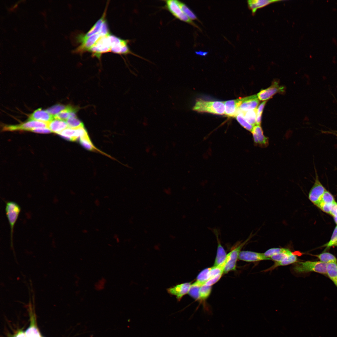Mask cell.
<instances>
[{
    "label": "cell",
    "instance_id": "cell-1",
    "mask_svg": "<svg viewBox=\"0 0 337 337\" xmlns=\"http://www.w3.org/2000/svg\"><path fill=\"white\" fill-rule=\"evenodd\" d=\"M193 110L199 112H206L214 114H225L224 101H212L198 98L193 108Z\"/></svg>",
    "mask_w": 337,
    "mask_h": 337
},
{
    "label": "cell",
    "instance_id": "cell-2",
    "mask_svg": "<svg viewBox=\"0 0 337 337\" xmlns=\"http://www.w3.org/2000/svg\"><path fill=\"white\" fill-rule=\"evenodd\" d=\"M327 264L320 261H307L297 262L293 267L294 271L300 273L315 272L319 273L327 274Z\"/></svg>",
    "mask_w": 337,
    "mask_h": 337
},
{
    "label": "cell",
    "instance_id": "cell-3",
    "mask_svg": "<svg viewBox=\"0 0 337 337\" xmlns=\"http://www.w3.org/2000/svg\"><path fill=\"white\" fill-rule=\"evenodd\" d=\"M21 207L16 202L13 201L6 202L5 212L10 227L11 245H13L14 228L21 211Z\"/></svg>",
    "mask_w": 337,
    "mask_h": 337
},
{
    "label": "cell",
    "instance_id": "cell-4",
    "mask_svg": "<svg viewBox=\"0 0 337 337\" xmlns=\"http://www.w3.org/2000/svg\"><path fill=\"white\" fill-rule=\"evenodd\" d=\"M38 128H48V123L34 120H28L27 121L17 125H6L2 128L4 131L24 130L31 131Z\"/></svg>",
    "mask_w": 337,
    "mask_h": 337
},
{
    "label": "cell",
    "instance_id": "cell-5",
    "mask_svg": "<svg viewBox=\"0 0 337 337\" xmlns=\"http://www.w3.org/2000/svg\"><path fill=\"white\" fill-rule=\"evenodd\" d=\"M109 33L100 37L88 51L98 58H100L103 53L111 51L112 45L109 39Z\"/></svg>",
    "mask_w": 337,
    "mask_h": 337
},
{
    "label": "cell",
    "instance_id": "cell-6",
    "mask_svg": "<svg viewBox=\"0 0 337 337\" xmlns=\"http://www.w3.org/2000/svg\"><path fill=\"white\" fill-rule=\"evenodd\" d=\"M164 1L165 2V7L176 18L195 27H198L192 20L182 11L177 4L176 0H167Z\"/></svg>",
    "mask_w": 337,
    "mask_h": 337
},
{
    "label": "cell",
    "instance_id": "cell-7",
    "mask_svg": "<svg viewBox=\"0 0 337 337\" xmlns=\"http://www.w3.org/2000/svg\"><path fill=\"white\" fill-rule=\"evenodd\" d=\"M250 236L246 240L242 242H239L234 248L228 254L229 258L228 261L225 264L223 273L226 274L229 271L236 270V263L239 254L243 247L248 242L251 238Z\"/></svg>",
    "mask_w": 337,
    "mask_h": 337
},
{
    "label": "cell",
    "instance_id": "cell-8",
    "mask_svg": "<svg viewBox=\"0 0 337 337\" xmlns=\"http://www.w3.org/2000/svg\"><path fill=\"white\" fill-rule=\"evenodd\" d=\"M315 172V183L310 191L308 197L309 200L316 205L320 201L322 196L326 190L319 180L316 170Z\"/></svg>",
    "mask_w": 337,
    "mask_h": 337
},
{
    "label": "cell",
    "instance_id": "cell-9",
    "mask_svg": "<svg viewBox=\"0 0 337 337\" xmlns=\"http://www.w3.org/2000/svg\"><path fill=\"white\" fill-rule=\"evenodd\" d=\"M284 91V87L280 86L277 81H274L269 87L261 90L257 95L259 100L265 101L270 99L276 94L282 93Z\"/></svg>",
    "mask_w": 337,
    "mask_h": 337
},
{
    "label": "cell",
    "instance_id": "cell-10",
    "mask_svg": "<svg viewBox=\"0 0 337 337\" xmlns=\"http://www.w3.org/2000/svg\"><path fill=\"white\" fill-rule=\"evenodd\" d=\"M241 98L238 112L246 111L257 109L259 100L257 95H254Z\"/></svg>",
    "mask_w": 337,
    "mask_h": 337
},
{
    "label": "cell",
    "instance_id": "cell-11",
    "mask_svg": "<svg viewBox=\"0 0 337 337\" xmlns=\"http://www.w3.org/2000/svg\"><path fill=\"white\" fill-rule=\"evenodd\" d=\"M238 259L242 261L249 262L271 260L270 258L266 257L264 253L248 251H241Z\"/></svg>",
    "mask_w": 337,
    "mask_h": 337
},
{
    "label": "cell",
    "instance_id": "cell-12",
    "mask_svg": "<svg viewBox=\"0 0 337 337\" xmlns=\"http://www.w3.org/2000/svg\"><path fill=\"white\" fill-rule=\"evenodd\" d=\"M100 29V31L86 38L79 41L81 44L75 50L76 52H81L88 51L97 40L102 36L105 35Z\"/></svg>",
    "mask_w": 337,
    "mask_h": 337
},
{
    "label": "cell",
    "instance_id": "cell-13",
    "mask_svg": "<svg viewBox=\"0 0 337 337\" xmlns=\"http://www.w3.org/2000/svg\"><path fill=\"white\" fill-rule=\"evenodd\" d=\"M254 143L261 147H266L268 145V138L265 136L260 125L255 126L251 131Z\"/></svg>",
    "mask_w": 337,
    "mask_h": 337
},
{
    "label": "cell",
    "instance_id": "cell-14",
    "mask_svg": "<svg viewBox=\"0 0 337 337\" xmlns=\"http://www.w3.org/2000/svg\"><path fill=\"white\" fill-rule=\"evenodd\" d=\"M191 285L190 282L178 284L168 288L167 291L170 294L175 296L178 300L180 301L184 295L188 293Z\"/></svg>",
    "mask_w": 337,
    "mask_h": 337
},
{
    "label": "cell",
    "instance_id": "cell-15",
    "mask_svg": "<svg viewBox=\"0 0 337 337\" xmlns=\"http://www.w3.org/2000/svg\"><path fill=\"white\" fill-rule=\"evenodd\" d=\"M54 119V116L46 110L39 108L30 115L28 120H37L48 123Z\"/></svg>",
    "mask_w": 337,
    "mask_h": 337
},
{
    "label": "cell",
    "instance_id": "cell-16",
    "mask_svg": "<svg viewBox=\"0 0 337 337\" xmlns=\"http://www.w3.org/2000/svg\"><path fill=\"white\" fill-rule=\"evenodd\" d=\"M213 232L215 235L217 243V255L213 265L214 266H216L222 264L224 262L227 257V254L221 245L217 231L216 229H214Z\"/></svg>",
    "mask_w": 337,
    "mask_h": 337
},
{
    "label": "cell",
    "instance_id": "cell-17",
    "mask_svg": "<svg viewBox=\"0 0 337 337\" xmlns=\"http://www.w3.org/2000/svg\"><path fill=\"white\" fill-rule=\"evenodd\" d=\"M240 102V98L224 101L225 115L229 117H235L238 114Z\"/></svg>",
    "mask_w": 337,
    "mask_h": 337
},
{
    "label": "cell",
    "instance_id": "cell-18",
    "mask_svg": "<svg viewBox=\"0 0 337 337\" xmlns=\"http://www.w3.org/2000/svg\"><path fill=\"white\" fill-rule=\"evenodd\" d=\"M58 134L65 139L72 141L79 140L80 137L79 128L77 129L67 128Z\"/></svg>",
    "mask_w": 337,
    "mask_h": 337
},
{
    "label": "cell",
    "instance_id": "cell-19",
    "mask_svg": "<svg viewBox=\"0 0 337 337\" xmlns=\"http://www.w3.org/2000/svg\"><path fill=\"white\" fill-rule=\"evenodd\" d=\"M68 128L66 121L54 119L48 123V128L52 132L59 134L64 129Z\"/></svg>",
    "mask_w": 337,
    "mask_h": 337
},
{
    "label": "cell",
    "instance_id": "cell-20",
    "mask_svg": "<svg viewBox=\"0 0 337 337\" xmlns=\"http://www.w3.org/2000/svg\"><path fill=\"white\" fill-rule=\"evenodd\" d=\"M282 1L281 0H249L247 1L248 7L254 14L256 10L271 3Z\"/></svg>",
    "mask_w": 337,
    "mask_h": 337
},
{
    "label": "cell",
    "instance_id": "cell-21",
    "mask_svg": "<svg viewBox=\"0 0 337 337\" xmlns=\"http://www.w3.org/2000/svg\"><path fill=\"white\" fill-rule=\"evenodd\" d=\"M106 15V10L103 14L102 17L95 23L87 33L85 35H80L78 37L79 41L86 38L95 34L98 32L105 21Z\"/></svg>",
    "mask_w": 337,
    "mask_h": 337
},
{
    "label": "cell",
    "instance_id": "cell-22",
    "mask_svg": "<svg viewBox=\"0 0 337 337\" xmlns=\"http://www.w3.org/2000/svg\"><path fill=\"white\" fill-rule=\"evenodd\" d=\"M77 110V108L76 107L68 105L66 109L56 115L54 118L55 119H58L66 121L69 118L76 116V113Z\"/></svg>",
    "mask_w": 337,
    "mask_h": 337
},
{
    "label": "cell",
    "instance_id": "cell-23",
    "mask_svg": "<svg viewBox=\"0 0 337 337\" xmlns=\"http://www.w3.org/2000/svg\"><path fill=\"white\" fill-rule=\"evenodd\" d=\"M297 257L295 255L293 254L286 259L282 261H275L274 264L271 267L264 271L266 272L272 270L278 266L288 265L297 262Z\"/></svg>",
    "mask_w": 337,
    "mask_h": 337
},
{
    "label": "cell",
    "instance_id": "cell-24",
    "mask_svg": "<svg viewBox=\"0 0 337 337\" xmlns=\"http://www.w3.org/2000/svg\"><path fill=\"white\" fill-rule=\"evenodd\" d=\"M327 274L336 285H337V264L331 263L327 264Z\"/></svg>",
    "mask_w": 337,
    "mask_h": 337
},
{
    "label": "cell",
    "instance_id": "cell-25",
    "mask_svg": "<svg viewBox=\"0 0 337 337\" xmlns=\"http://www.w3.org/2000/svg\"><path fill=\"white\" fill-rule=\"evenodd\" d=\"M240 112L242 113L244 118L249 123L254 126L256 125V109Z\"/></svg>",
    "mask_w": 337,
    "mask_h": 337
},
{
    "label": "cell",
    "instance_id": "cell-26",
    "mask_svg": "<svg viewBox=\"0 0 337 337\" xmlns=\"http://www.w3.org/2000/svg\"><path fill=\"white\" fill-rule=\"evenodd\" d=\"M320 260V261L327 264L331 263H336L337 259L333 254L327 252H324L320 254L315 255Z\"/></svg>",
    "mask_w": 337,
    "mask_h": 337
},
{
    "label": "cell",
    "instance_id": "cell-27",
    "mask_svg": "<svg viewBox=\"0 0 337 337\" xmlns=\"http://www.w3.org/2000/svg\"><path fill=\"white\" fill-rule=\"evenodd\" d=\"M25 333L26 337H42L35 325L34 321L33 320H32L30 326Z\"/></svg>",
    "mask_w": 337,
    "mask_h": 337
},
{
    "label": "cell",
    "instance_id": "cell-28",
    "mask_svg": "<svg viewBox=\"0 0 337 337\" xmlns=\"http://www.w3.org/2000/svg\"><path fill=\"white\" fill-rule=\"evenodd\" d=\"M81 144L86 149L90 151H100L93 144L89 136L79 139Z\"/></svg>",
    "mask_w": 337,
    "mask_h": 337
},
{
    "label": "cell",
    "instance_id": "cell-29",
    "mask_svg": "<svg viewBox=\"0 0 337 337\" xmlns=\"http://www.w3.org/2000/svg\"><path fill=\"white\" fill-rule=\"evenodd\" d=\"M210 268H206L201 271L197 277L196 281L201 286L205 284L209 279V272Z\"/></svg>",
    "mask_w": 337,
    "mask_h": 337
},
{
    "label": "cell",
    "instance_id": "cell-30",
    "mask_svg": "<svg viewBox=\"0 0 337 337\" xmlns=\"http://www.w3.org/2000/svg\"><path fill=\"white\" fill-rule=\"evenodd\" d=\"M176 2L182 11L191 20H197L198 18L193 12L184 3L180 1Z\"/></svg>",
    "mask_w": 337,
    "mask_h": 337
},
{
    "label": "cell",
    "instance_id": "cell-31",
    "mask_svg": "<svg viewBox=\"0 0 337 337\" xmlns=\"http://www.w3.org/2000/svg\"><path fill=\"white\" fill-rule=\"evenodd\" d=\"M212 286L205 284L201 286L199 290V300H205L209 296L212 291Z\"/></svg>",
    "mask_w": 337,
    "mask_h": 337
},
{
    "label": "cell",
    "instance_id": "cell-32",
    "mask_svg": "<svg viewBox=\"0 0 337 337\" xmlns=\"http://www.w3.org/2000/svg\"><path fill=\"white\" fill-rule=\"evenodd\" d=\"M201 286L195 281L191 284L188 294L194 299L199 300V290Z\"/></svg>",
    "mask_w": 337,
    "mask_h": 337
},
{
    "label": "cell",
    "instance_id": "cell-33",
    "mask_svg": "<svg viewBox=\"0 0 337 337\" xmlns=\"http://www.w3.org/2000/svg\"><path fill=\"white\" fill-rule=\"evenodd\" d=\"M237 120L239 123L247 130L252 131L254 126L249 123L244 118L242 113L240 112L236 116Z\"/></svg>",
    "mask_w": 337,
    "mask_h": 337
},
{
    "label": "cell",
    "instance_id": "cell-34",
    "mask_svg": "<svg viewBox=\"0 0 337 337\" xmlns=\"http://www.w3.org/2000/svg\"><path fill=\"white\" fill-rule=\"evenodd\" d=\"M66 122L68 128H71L77 129L84 126L83 123L78 119L76 116L69 118Z\"/></svg>",
    "mask_w": 337,
    "mask_h": 337
},
{
    "label": "cell",
    "instance_id": "cell-35",
    "mask_svg": "<svg viewBox=\"0 0 337 337\" xmlns=\"http://www.w3.org/2000/svg\"><path fill=\"white\" fill-rule=\"evenodd\" d=\"M293 253L289 249L287 250L285 252H281L271 256L270 258L275 261H279L286 259L288 257L293 254Z\"/></svg>",
    "mask_w": 337,
    "mask_h": 337
},
{
    "label": "cell",
    "instance_id": "cell-36",
    "mask_svg": "<svg viewBox=\"0 0 337 337\" xmlns=\"http://www.w3.org/2000/svg\"><path fill=\"white\" fill-rule=\"evenodd\" d=\"M67 106V105L57 104L48 108L46 111L54 117L61 111L66 109Z\"/></svg>",
    "mask_w": 337,
    "mask_h": 337
},
{
    "label": "cell",
    "instance_id": "cell-37",
    "mask_svg": "<svg viewBox=\"0 0 337 337\" xmlns=\"http://www.w3.org/2000/svg\"><path fill=\"white\" fill-rule=\"evenodd\" d=\"M287 249L282 248H272L267 250L264 254L266 257L270 258L274 255L285 251Z\"/></svg>",
    "mask_w": 337,
    "mask_h": 337
},
{
    "label": "cell",
    "instance_id": "cell-38",
    "mask_svg": "<svg viewBox=\"0 0 337 337\" xmlns=\"http://www.w3.org/2000/svg\"><path fill=\"white\" fill-rule=\"evenodd\" d=\"M320 202L325 203L332 204L335 202V201L332 194L326 190L322 195Z\"/></svg>",
    "mask_w": 337,
    "mask_h": 337
},
{
    "label": "cell",
    "instance_id": "cell-39",
    "mask_svg": "<svg viewBox=\"0 0 337 337\" xmlns=\"http://www.w3.org/2000/svg\"><path fill=\"white\" fill-rule=\"evenodd\" d=\"M332 204L320 202L316 206L324 212L330 214Z\"/></svg>",
    "mask_w": 337,
    "mask_h": 337
},
{
    "label": "cell",
    "instance_id": "cell-40",
    "mask_svg": "<svg viewBox=\"0 0 337 337\" xmlns=\"http://www.w3.org/2000/svg\"><path fill=\"white\" fill-rule=\"evenodd\" d=\"M337 240V225L335 227L332 234L330 241L324 245L323 246L326 247L327 248L332 246L333 244Z\"/></svg>",
    "mask_w": 337,
    "mask_h": 337
},
{
    "label": "cell",
    "instance_id": "cell-41",
    "mask_svg": "<svg viewBox=\"0 0 337 337\" xmlns=\"http://www.w3.org/2000/svg\"><path fill=\"white\" fill-rule=\"evenodd\" d=\"M330 214L333 216L335 223L337 225V203L336 202L332 204Z\"/></svg>",
    "mask_w": 337,
    "mask_h": 337
},
{
    "label": "cell",
    "instance_id": "cell-42",
    "mask_svg": "<svg viewBox=\"0 0 337 337\" xmlns=\"http://www.w3.org/2000/svg\"><path fill=\"white\" fill-rule=\"evenodd\" d=\"M222 274H220L214 277L209 279L206 281L205 284L208 286H212L219 281L221 278Z\"/></svg>",
    "mask_w": 337,
    "mask_h": 337
},
{
    "label": "cell",
    "instance_id": "cell-43",
    "mask_svg": "<svg viewBox=\"0 0 337 337\" xmlns=\"http://www.w3.org/2000/svg\"><path fill=\"white\" fill-rule=\"evenodd\" d=\"M31 131L35 133L47 134L52 132L48 128H38L33 129Z\"/></svg>",
    "mask_w": 337,
    "mask_h": 337
},
{
    "label": "cell",
    "instance_id": "cell-44",
    "mask_svg": "<svg viewBox=\"0 0 337 337\" xmlns=\"http://www.w3.org/2000/svg\"><path fill=\"white\" fill-rule=\"evenodd\" d=\"M267 100L261 103L256 109V115H262V114Z\"/></svg>",
    "mask_w": 337,
    "mask_h": 337
},
{
    "label": "cell",
    "instance_id": "cell-45",
    "mask_svg": "<svg viewBox=\"0 0 337 337\" xmlns=\"http://www.w3.org/2000/svg\"><path fill=\"white\" fill-rule=\"evenodd\" d=\"M14 337H26L25 332L20 331L18 332Z\"/></svg>",
    "mask_w": 337,
    "mask_h": 337
},
{
    "label": "cell",
    "instance_id": "cell-46",
    "mask_svg": "<svg viewBox=\"0 0 337 337\" xmlns=\"http://www.w3.org/2000/svg\"><path fill=\"white\" fill-rule=\"evenodd\" d=\"M195 53L197 55H199L201 56H205L207 55L208 52H204L202 51H195Z\"/></svg>",
    "mask_w": 337,
    "mask_h": 337
},
{
    "label": "cell",
    "instance_id": "cell-47",
    "mask_svg": "<svg viewBox=\"0 0 337 337\" xmlns=\"http://www.w3.org/2000/svg\"><path fill=\"white\" fill-rule=\"evenodd\" d=\"M332 246H336L337 247V240L336 241L334 244H333Z\"/></svg>",
    "mask_w": 337,
    "mask_h": 337
},
{
    "label": "cell",
    "instance_id": "cell-48",
    "mask_svg": "<svg viewBox=\"0 0 337 337\" xmlns=\"http://www.w3.org/2000/svg\"><path fill=\"white\" fill-rule=\"evenodd\" d=\"M336 286H337V285Z\"/></svg>",
    "mask_w": 337,
    "mask_h": 337
}]
</instances>
